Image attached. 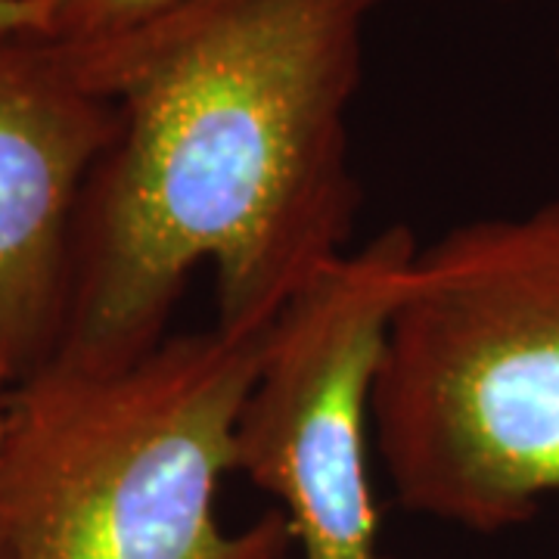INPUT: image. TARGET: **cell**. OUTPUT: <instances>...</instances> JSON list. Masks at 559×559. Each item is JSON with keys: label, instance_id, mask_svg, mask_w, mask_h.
I'll list each match as a JSON object with an SVG mask.
<instances>
[{"label": "cell", "instance_id": "cell-1", "mask_svg": "<svg viewBox=\"0 0 559 559\" xmlns=\"http://www.w3.org/2000/svg\"><path fill=\"white\" fill-rule=\"evenodd\" d=\"M382 0H190L72 62L121 124L81 200L53 360L119 370L168 340L209 264L215 326L271 330L352 252V106Z\"/></svg>", "mask_w": 559, "mask_h": 559}, {"label": "cell", "instance_id": "cell-2", "mask_svg": "<svg viewBox=\"0 0 559 559\" xmlns=\"http://www.w3.org/2000/svg\"><path fill=\"white\" fill-rule=\"evenodd\" d=\"M370 429L399 503L498 535L559 491V200L417 246Z\"/></svg>", "mask_w": 559, "mask_h": 559}, {"label": "cell", "instance_id": "cell-3", "mask_svg": "<svg viewBox=\"0 0 559 559\" xmlns=\"http://www.w3.org/2000/svg\"><path fill=\"white\" fill-rule=\"evenodd\" d=\"M274 330V326H271ZM271 330L175 333L119 370L57 360L10 395L0 451L3 559H277V507L227 532L218 485Z\"/></svg>", "mask_w": 559, "mask_h": 559}, {"label": "cell", "instance_id": "cell-4", "mask_svg": "<svg viewBox=\"0 0 559 559\" xmlns=\"http://www.w3.org/2000/svg\"><path fill=\"white\" fill-rule=\"evenodd\" d=\"M407 224L330 264L286 305L234 436V473L277 498L296 559H395L370 485V395L401 277Z\"/></svg>", "mask_w": 559, "mask_h": 559}, {"label": "cell", "instance_id": "cell-5", "mask_svg": "<svg viewBox=\"0 0 559 559\" xmlns=\"http://www.w3.org/2000/svg\"><path fill=\"white\" fill-rule=\"evenodd\" d=\"M119 103L35 35H0V364L13 385L62 340L81 200Z\"/></svg>", "mask_w": 559, "mask_h": 559}, {"label": "cell", "instance_id": "cell-6", "mask_svg": "<svg viewBox=\"0 0 559 559\" xmlns=\"http://www.w3.org/2000/svg\"><path fill=\"white\" fill-rule=\"evenodd\" d=\"M190 0H22L32 32L66 60L81 62L131 40Z\"/></svg>", "mask_w": 559, "mask_h": 559}, {"label": "cell", "instance_id": "cell-7", "mask_svg": "<svg viewBox=\"0 0 559 559\" xmlns=\"http://www.w3.org/2000/svg\"><path fill=\"white\" fill-rule=\"evenodd\" d=\"M32 32L28 10L22 7V0H0V35H20Z\"/></svg>", "mask_w": 559, "mask_h": 559}, {"label": "cell", "instance_id": "cell-8", "mask_svg": "<svg viewBox=\"0 0 559 559\" xmlns=\"http://www.w3.org/2000/svg\"><path fill=\"white\" fill-rule=\"evenodd\" d=\"M13 380L7 373V367L0 364V451H3V439H7V414H10V395H13Z\"/></svg>", "mask_w": 559, "mask_h": 559}, {"label": "cell", "instance_id": "cell-9", "mask_svg": "<svg viewBox=\"0 0 559 559\" xmlns=\"http://www.w3.org/2000/svg\"><path fill=\"white\" fill-rule=\"evenodd\" d=\"M277 559H296V550H289V554H283V557H277Z\"/></svg>", "mask_w": 559, "mask_h": 559}, {"label": "cell", "instance_id": "cell-10", "mask_svg": "<svg viewBox=\"0 0 559 559\" xmlns=\"http://www.w3.org/2000/svg\"><path fill=\"white\" fill-rule=\"evenodd\" d=\"M557 60H559V53H557Z\"/></svg>", "mask_w": 559, "mask_h": 559}, {"label": "cell", "instance_id": "cell-11", "mask_svg": "<svg viewBox=\"0 0 559 559\" xmlns=\"http://www.w3.org/2000/svg\"><path fill=\"white\" fill-rule=\"evenodd\" d=\"M0 559H3V557H0Z\"/></svg>", "mask_w": 559, "mask_h": 559}]
</instances>
